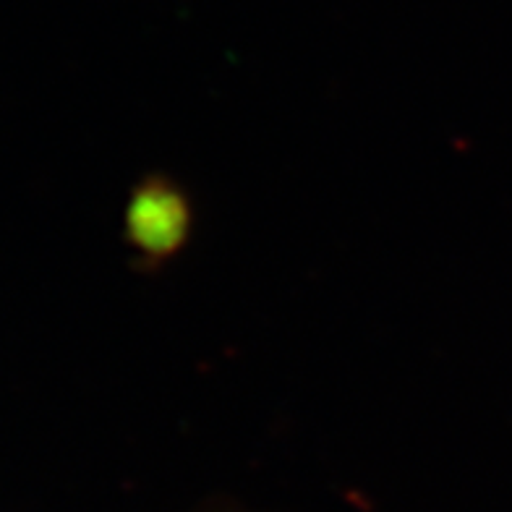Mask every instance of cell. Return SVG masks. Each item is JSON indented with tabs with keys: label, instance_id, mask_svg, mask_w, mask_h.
I'll return each mask as SVG.
<instances>
[{
	"label": "cell",
	"instance_id": "obj_1",
	"mask_svg": "<svg viewBox=\"0 0 512 512\" xmlns=\"http://www.w3.org/2000/svg\"><path fill=\"white\" fill-rule=\"evenodd\" d=\"M194 199L178 178L147 173L136 181L123 207V246L134 270L157 275L189 249L194 236Z\"/></svg>",
	"mask_w": 512,
	"mask_h": 512
}]
</instances>
